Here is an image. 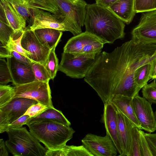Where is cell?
I'll return each mask as SVG.
<instances>
[{
    "label": "cell",
    "mask_w": 156,
    "mask_h": 156,
    "mask_svg": "<svg viewBox=\"0 0 156 156\" xmlns=\"http://www.w3.org/2000/svg\"><path fill=\"white\" fill-rule=\"evenodd\" d=\"M144 58L132 40L111 52H101L84 78L104 105L117 95L133 98L141 89L134 79L135 70L144 64Z\"/></svg>",
    "instance_id": "cell-1"
},
{
    "label": "cell",
    "mask_w": 156,
    "mask_h": 156,
    "mask_svg": "<svg viewBox=\"0 0 156 156\" xmlns=\"http://www.w3.org/2000/svg\"><path fill=\"white\" fill-rule=\"evenodd\" d=\"M84 25L85 31L106 43L113 44L117 39H123L125 34V23L108 8L96 3L87 4Z\"/></svg>",
    "instance_id": "cell-2"
},
{
    "label": "cell",
    "mask_w": 156,
    "mask_h": 156,
    "mask_svg": "<svg viewBox=\"0 0 156 156\" xmlns=\"http://www.w3.org/2000/svg\"><path fill=\"white\" fill-rule=\"evenodd\" d=\"M28 126L30 131L48 150L64 146L75 132L70 126L52 122L34 123Z\"/></svg>",
    "instance_id": "cell-3"
},
{
    "label": "cell",
    "mask_w": 156,
    "mask_h": 156,
    "mask_svg": "<svg viewBox=\"0 0 156 156\" xmlns=\"http://www.w3.org/2000/svg\"><path fill=\"white\" fill-rule=\"evenodd\" d=\"M9 139L5 141L9 152L14 156H45L48 150L26 127L6 132Z\"/></svg>",
    "instance_id": "cell-4"
},
{
    "label": "cell",
    "mask_w": 156,
    "mask_h": 156,
    "mask_svg": "<svg viewBox=\"0 0 156 156\" xmlns=\"http://www.w3.org/2000/svg\"><path fill=\"white\" fill-rule=\"evenodd\" d=\"M98 55L74 54L63 52L58 70L71 78H84Z\"/></svg>",
    "instance_id": "cell-5"
},
{
    "label": "cell",
    "mask_w": 156,
    "mask_h": 156,
    "mask_svg": "<svg viewBox=\"0 0 156 156\" xmlns=\"http://www.w3.org/2000/svg\"><path fill=\"white\" fill-rule=\"evenodd\" d=\"M64 19L47 11L34 9L30 10V25L27 28L32 30L50 28L62 31H69L74 36L81 33Z\"/></svg>",
    "instance_id": "cell-6"
},
{
    "label": "cell",
    "mask_w": 156,
    "mask_h": 156,
    "mask_svg": "<svg viewBox=\"0 0 156 156\" xmlns=\"http://www.w3.org/2000/svg\"><path fill=\"white\" fill-rule=\"evenodd\" d=\"M105 44L98 37L85 31L69 39L64 47L63 52L78 55H99Z\"/></svg>",
    "instance_id": "cell-7"
},
{
    "label": "cell",
    "mask_w": 156,
    "mask_h": 156,
    "mask_svg": "<svg viewBox=\"0 0 156 156\" xmlns=\"http://www.w3.org/2000/svg\"><path fill=\"white\" fill-rule=\"evenodd\" d=\"M15 88L13 98H25L35 100L48 107L53 106L49 82L34 81L16 86Z\"/></svg>",
    "instance_id": "cell-8"
},
{
    "label": "cell",
    "mask_w": 156,
    "mask_h": 156,
    "mask_svg": "<svg viewBox=\"0 0 156 156\" xmlns=\"http://www.w3.org/2000/svg\"><path fill=\"white\" fill-rule=\"evenodd\" d=\"M131 34L136 43L156 44V10L142 13Z\"/></svg>",
    "instance_id": "cell-9"
},
{
    "label": "cell",
    "mask_w": 156,
    "mask_h": 156,
    "mask_svg": "<svg viewBox=\"0 0 156 156\" xmlns=\"http://www.w3.org/2000/svg\"><path fill=\"white\" fill-rule=\"evenodd\" d=\"M65 17L64 20L82 32L84 25L86 7L84 0H55Z\"/></svg>",
    "instance_id": "cell-10"
},
{
    "label": "cell",
    "mask_w": 156,
    "mask_h": 156,
    "mask_svg": "<svg viewBox=\"0 0 156 156\" xmlns=\"http://www.w3.org/2000/svg\"><path fill=\"white\" fill-rule=\"evenodd\" d=\"M28 22L30 18V10L39 9L53 14L65 17L55 0H7Z\"/></svg>",
    "instance_id": "cell-11"
},
{
    "label": "cell",
    "mask_w": 156,
    "mask_h": 156,
    "mask_svg": "<svg viewBox=\"0 0 156 156\" xmlns=\"http://www.w3.org/2000/svg\"><path fill=\"white\" fill-rule=\"evenodd\" d=\"M81 142L93 156H115L117 155V149L107 133L103 136L91 133L87 134Z\"/></svg>",
    "instance_id": "cell-12"
},
{
    "label": "cell",
    "mask_w": 156,
    "mask_h": 156,
    "mask_svg": "<svg viewBox=\"0 0 156 156\" xmlns=\"http://www.w3.org/2000/svg\"><path fill=\"white\" fill-rule=\"evenodd\" d=\"M134 112L141 129L150 133L156 130V120L151 107L152 103L138 95L133 98Z\"/></svg>",
    "instance_id": "cell-13"
},
{
    "label": "cell",
    "mask_w": 156,
    "mask_h": 156,
    "mask_svg": "<svg viewBox=\"0 0 156 156\" xmlns=\"http://www.w3.org/2000/svg\"><path fill=\"white\" fill-rule=\"evenodd\" d=\"M21 44L22 47L31 54L33 62L45 65L51 49L42 44L33 30L27 27L23 32Z\"/></svg>",
    "instance_id": "cell-14"
},
{
    "label": "cell",
    "mask_w": 156,
    "mask_h": 156,
    "mask_svg": "<svg viewBox=\"0 0 156 156\" xmlns=\"http://www.w3.org/2000/svg\"><path fill=\"white\" fill-rule=\"evenodd\" d=\"M104 105L102 122L104 124L106 133L112 139L119 155L122 156L119 136L116 108L111 101Z\"/></svg>",
    "instance_id": "cell-15"
},
{
    "label": "cell",
    "mask_w": 156,
    "mask_h": 156,
    "mask_svg": "<svg viewBox=\"0 0 156 156\" xmlns=\"http://www.w3.org/2000/svg\"><path fill=\"white\" fill-rule=\"evenodd\" d=\"M6 59L12 83L15 86L35 81L31 66H28L20 63L13 57Z\"/></svg>",
    "instance_id": "cell-16"
},
{
    "label": "cell",
    "mask_w": 156,
    "mask_h": 156,
    "mask_svg": "<svg viewBox=\"0 0 156 156\" xmlns=\"http://www.w3.org/2000/svg\"><path fill=\"white\" fill-rule=\"evenodd\" d=\"M37 103L33 99L16 97L13 98L0 109L6 114L11 123L23 115L31 106Z\"/></svg>",
    "instance_id": "cell-17"
},
{
    "label": "cell",
    "mask_w": 156,
    "mask_h": 156,
    "mask_svg": "<svg viewBox=\"0 0 156 156\" xmlns=\"http://www.w3.org/2000/svg\"><path fill=\"white\" fill-rule=\"evenodd\" d=\"M116 109L119 136L122 156H129L131 148L132 129L135 126L116 108Z\"/></svg>",
    "instance_id": "cell-18"
},
{
    "label": "cell",
    "mask_w": 156,
    "mask_h": 156,
    "mask_svg": "<svg viewBox=\"0 0 156 156\" xmlns=\"http://www.w3.org/2000/svg\"><path fill=\"white\" fill-rule=\"evenodd\" d=\"M108 8L127 24L132 22L136 13L135 0H117Z\"/></svg>",
    "instance_id": "cell-19"
},
{
    "label": "cell",
    "mask_w": 156,
    "mask_h": 156,
    "mask_svg": "<svg viewBox=\"0 0 156 156\" xmlns=\"http://www.w3.org/2000/svg\"><path fill=\"white\" fill-rule=\"evenodd\" d=\"M10 26L15 33L24 31L26 29L27 20L7 0H0Z\"/></svg>",
    "instance_id": "cell-20"
},
{
    "label": "cell",
    "mask_w": 156,
    "mask_h": 156,
    "mask_svg": "<svg viewBox=\"0 0 156 156\" xmlns=\"http://www.w3.org/2000/svg\"><path fill=\"white\" fill-rule=\"evenodd\" d=\"M133 98L131 97L117 95L114 96L111 101L135 126L141 129L140 123L135 115Z\"/></svg>",
    "instance_id": "cell-21"
},
{
    "label": "cell",
    "mask_w": 156,
    "mask_h": 156,
    "mask_svg": "<svg viewBox=\"0 0 156 156\" xmlns=\"http://www.w3.org/2000/svg\"><path fill=\"white\" fill-rule=\"evenodd\" d=\"M42 122H52L70 126L71 123L62 111L53 107H49L38 115L30 118L26 125Z\"/></svg>",
    "instance_id": "cell-22"
},
{
    "label": "cell",
    "mask_w": 156,
    "mask_h": 156,
    "mask_svg": "<svg viewBox=\"0 0 156 156\" xmlns=\"http://www.w3.org/2000/svg\"><path fill=\"white\" fill-rule=\"evenodd\" d=\"M40 42L51 49L59 43L62 31L50 28L38 29L33 30Z\"/></svg>",
    "instance_id": "cell-23"
},
{
    "label": "cell",
    "mask_w": 156,
    "mask_h": 156,
    "mask_svg": "<svg viewBox=\"0 0 156 156\" xmlns=\"http://www.w3.org/2000/svg\"><path fill=\"white\" fill-rule=\"evenodd\" d=\"M151 64L148 63L138 67L135 71L134 79L136 85L141 89L150 79Z\"/></svg>",
    "instance_id": "cell-24"
},
{
    "label": "cell",
    "mask_w": 156,
    "mask_h": 156,
    "mask_svg": "<svg viewBox=\"0 0 156 156\" xmlns=\"http://www.w3.org/2000/svg\"><path fill=\"white\" fill-rule=\"evenodd\" d=\"M58 44L50 50L44 66L47 70L51 79L53 80L58 70V59L56 55L55 50Z\"/></svg>",
    "instance_id": "cell-25"
},
{
    "label": "cell",
    "mask_w": 156,
    "mask_h": 156,
    "mask_svg": "<svg viewBox=\"0 0 156 156\" xmlns=\"http://www.w3.org/2000/svg\"><path fill=\"white\" fill-rule=\"evenodd\" d=\"M31 67L35 78L34 81L49 82L50 76L44 65L40 63L33 62Z\"/></svg>",
    "instance_id": "cell-26"
},
{
    "label": "cell",
    "mask_w": 156,
    "mask_h": 156,
    "mask_svg": "<svg viewBox=\"0 0 156 156\" xmlns=\"http://www.w3.org/2000/svg\"><path fill=\"white\" fill-rule=\"evenodd\" d=\"M15 88L10 85H0V108L10 102L13 98Z\"/></svg>",
    "instance_id": "cell-27"
},
{
    "label": "cell",
    "mask_w": 156,
    "mask_h": 156,
    "mask_svg": "<svg viewBox=\"0 0 156 156\" xmlns=\"http://www.w3.org/2000/svg\"><path fill=\"white\" fill-rule=\"evenodd\" d=\"M143 98L151 103L156 104V81L155 79L150 83H147L142 88Z\"/></svg>",
    "instance_id": "cell-28"
},
{
    "label": "cell",
    "mask_w": 156,
    "mask_h": 156,
    "mask_svg": "<svg viewBox=\"0 0 156 156\" xmlns=\"http://www.w3.org/2000/svg\"><path fill=\"white\" fill-rule=\"evenodd\" d=\"M140 129L134 126L132 129L131 148L129 156H141L140 145Z\"/></svg>",
    "instance_id": "cell-29"
},
{
    "label": "cell",
    "mask_w": 156,
    "mask_h": 156,
    "mask_svg": "<svg viewBox=\"0 0 156 156\" xmlns=\"http://www.w3.org/2000/svg\"><path fill=\"white\" fill-rule=\"evenodd\" d=\"M23 34L20 37L16 39H14L12 37H11L8 44L5 46L10 51H14L17 52L32 61L31 59V54L25 50L21 45V40Z\"/></svg>",
    "instance_id": "cell-30"
},
{
    "label": "cell",
    "mask_w": 156,
    "mask_h": 156,
    "mask_svg": "<svg viewBox=\"0 0 156 156\" xmlns=\"http://www.w3.org/2000/svg\"><path fill=\"white\" fill-rule=\"evenodd\" d=\"M156 10V0H135L136 13Z\"/></svg>",
    "instance_id": "cell-31"
},
{
    "label": "cell",
    "mask_w": 156,
    "mask_h": 156,
    "mask_svg": "<svg viewBox=\"0 0 156 156\" xmlns=\"http://www.w3.org/2000/svg\"><path fill=\"white\" fill-rule=\"evenodd\" d=\"M14 33L9 25L0 22V41L3 45L6 46L8 44Z\"/></svg>",
    "instance_id": "cell-32"
},
{
    "label": "cell",
    "mask_w": 156,
    "mask_h": 156,
    "mask_svg": "<svg viewBox=\"0 0 156 156\" xmlns=\"http://www.w3.org/2000/svg\"><path fill=\"white\" fill-rule=\"evenodd\" d=\"M12 79L7 61L4 58L0 59V85H6Z\"/></svg>",
    "instance_id": "cell-33"
},
{
    "label": "cell",
    "mask_w": 156,
    "mask_h": 156,
    "mask_svg": "<svg viewBox=\"0 0 156 156\" xmlns=\"http://www.w3.org/2000/svg\"><path fill=\"white\" fill-rule=\"evenodd\" d=\"M67 156H93L83 145L79 146L67 145Z\"/></svg>",
    "instance_id": "cell-34"
},
{
    "label": "cell",
    "mask_w": 156,
    "mask_h": 156,
    "mask_svg": "<svg viewBox=\"0 0 156 156\" xmlns=\"http://www.w3.org/2000/svg\"><path fill=\"white\" fill-rule=\"evenodd\" d=\"M139 133L141 156H153L145 136V133L140 129Z\"/></svg>",
    "instance_id": "cell-35"
},
{
    "label": "cell",
    "mask_w": 156,
    "mask_h": 156,
    "mask_svg": "<svg viewBox=\"0 0 156 156\" xmlns=\"http://www.w3.org/2000/svg\"><path fill=\"white\" fill-rule=\"evenodd\" d=\"M49 107L39 103L34 104L27 109L24 115H28L30 118L36 116Z\"/></svg>",
    "instance_id": "cell-36"
},
{
    "label": "cell",
    "mask_w": 156,
    "mask_h": 156,
    "mask_svg": "<svg viewBox=\"0 0 156 156\" xmlns=\"http://www.w3.org/2000/svg\"><path fill=\"white\" fill-rule=\"evenodd\" d=\"M145 135L153 156H156V133H145Z\"/></svg>",
    "instance_id": "cell-37"
},
{
    "label": "cell",
    "mask_w": 156,
    "mask_h": 156,
    "mask_svg": "<svg viewBox=\"0 0 156 156\" xmlns=\"http://www.w3.org/2000/svg\"><path fill=\"white\" fill-rule=\"evenodd\" d=\"M30 118V116L28 115H23L10 123L9 127V130L22 128L23 127V125L26 124Z\"/></svg>",
    "instance_id": "cell-38"
},
{
    "label": "cell",
    "mask_w": 156,
    "mask_h": 156,
    "mask_svg": "<svg viewBox=\"0 0 156 156\" xmlns=\"http://www.w3.org/2000/svg\"><path fill=\"white\" fill-rule=\"evenodd\" d=\"M10 123L6 114L0 109V133H2L9 130Z\"/></svg>",
    "instance_id": "cell-39"
},
{
    "label": "cell",
    "mask_w": 156,
    "mask_h": 156,
    "mask_svg": "<svg viewBox=\"0 0 156 156\" xmlns=\"http://www.w3.org/2000/svg\"><path fill=\"white\" fill-rule=\"evenodd\" d=\"M10 54L11 57H13L18 62L27 66H31V63L33 61L25 56L14 51H10Z\"/></svg>",
    "instance_id": "cell-40"
},
{
    "label": "cell",
    "mask_w": 156,
    "mask_h": 156,
    "mask_svg": "<svg viewBox=\"0 0 156 156\" xmlns=\"http://www.w3.org/2000/svg\"><path fill=\"white\" fill-rule=\"evenodd\" d=\"M11 57L10 51L0 43V57L1 58H7Z\"/></svg>",
    "instance_id": "cell-41"
},
{
    "label": "cell",
    "mask_w": 156,
    "mask_h": 156,
    "mask_svg": "<svg viewBox=\"0 0 156 156\" xmlns=\"http://www.w3.org/2000/svg\"><path fill=\"white\" fill-rule=\"evenodd\" d=\"M5 142L3 139H0V156H8L7 150L6 147Z\"/></svg>",
    "instance_id": "cell-42"
},
{
    "label": "cell",
    "mask_w": 156,
    "mask_h": 156,
    "mask_svg": "<svg viewBox=\"0 0 156 156\" xmlns=\"http://www.w3.org/2000/svg\"><path fill=\"white\" fill-rule=\"evenodd\" d=\"M151 69L150 75V79L156 78V58L153 60L151 63Z\"/></svg>",
    "instance_id": "cell-43"
},
{
    "label": "cell",
    "mask_w": 156,
    "mask_h": 156,
    "mask_svg": "<svg viewBox=\"0 0 156 156\" xmlns=\"http://www.w3.org/2000/svg\"><path fill=\"white\" fill-rule=\"evenodd\" d=\"M96 3L103 6L108 8L117 0H95Z\"/></svg>",
    "instance_id": "cell-44"
},
{
    "label": "cell",
    "mask_w": 156,
    "mask_h": 156,
    "mask_svg": "<svg viewBox=\"0 0 156 156\" xmlns=\"http://www.w3.org/2000/svg\"><path fill=\"white\" fill-rule=\"evenodd\" d=\"M0 22L9 25L4 9L1 4H0Z\"/></svg>",
    "instance_id": "cell-45"
},
{
    "label": "cell",
    "mask_w": 156,
    "mask_h": 156,
    "mask_svg": "<svg viewBox=\"0 0 156 156\" xmlns=\"http://www.w3.org/2000/svg\"><path fill=\"white\" fill-rule=\"evenodd\" d=\"M154 113V115H155V119L156 120V111Z\"/></svg>",
    "instance_id": "cell-46"
}]
</instances>
